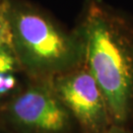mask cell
I'll return each instance as SVG.
<instances>
[{
  "label": "cell",
  "mask_w": 133,
  "mask_h": 133,
  "mask_svg": "<svg viewBox=\"0 0 133 133\" xmlns=\"http://www.w3.org/2000/svg\"><path fill=\"white\" fill-rule=\"evenodd\" d=\"M24 74L8 38L0 43V108L10 101L24 86Z\"/></svg>",
  "instance_id": "5"
},
{
  "label": "cell",
  "mask_w": 133,
  "mask_h": 133,
  "mask_svg": "<svg viewBox=\"0 0 133 133\" xmlns=\"http://www.w3.org/2000/svg\"><path fill=\"white\" fill-rule=\"evenodd\" d=\"M74 28L112 123L133 128V17L104 0H86Z\"/></svg>",
  "instance_id": "1"
},
{
  "label": "cell",
  "mask_w": 133,
  "mask_h": 133,
  "mask_svg": "<svg viewBox=\"0 0 133 133\" xmlns=\"http://www.w3.org/2000/svg\"><path fill=\"white\" fill-rule=\"evenodd\" d=\"M0 133H6V132H4V131H1V130H0Z\"/></svg>",
  "instance_id": "8"
},
{
  "label": "cell",
  "mask_w": 133,
  "mask_h": 133,
  "mask_svg": "<svg viewBox=\"0 0 133 133\" xmlns=\"http://www.w3.org/2000/svg\"><path fill=\"white\" fill-rule=\"evenodd\" d=\"M101 133H133V128L125 125L111 123L108 128H105Z\"/></svg>",
  "instance_id": "7"
},
{
  "label": "cell",
  "mask_w": 133,
  "mask_h": 133,
  "mask_svg": "<svg viewBox=\"0 0 133 133\" xmlns=\"http://www.w3.org/2000/svg\"><path fill=\"white\" fill-rule=\"evenodd\" d=\"M51 81L82 133H101L112 123L105 96L85 64Z\"/></svg>",
  "instance_id": "4"
},
{
  "label": "cell",
  "mask_w": 133,
  "mask_h": 133,
  "mask_svg": "<svg viewBox=\"0 0 133 133\" xmlns=\"http://www.w3.org/2000/svg\"><path fill=\"white\" fill-rule=\"evenodd\" d=\"M0 130L6 133H82L54 90L51 80L27 79L0 108Z\"/></svg>",
  "instance_id": "3"
},
{
  "label": "cell",
  "mask_w": 133,
  "mask_h": 133,
  "mask_svg": "<svg viewBox=\"0 0 133 133\" xmlns=\"http://www.w3.org/2000/svg\"><path fill=\"white\" fill-rule=\"evenodd\" d=\"M8 3L9 0H0V43L8 38Z\"/></svg>",
  "instance_id": "6"
},
{
  "label": "cell",
  "mask_w": 133,
  "mask_h": 133,
  "mask_svg": "<svg viewBox=\"0 0 133 133\" xmlns=\"http://www.w3.org/2000/svg\"><path fill=\"white\" fill-rule=\"evenodd\" d=\"M8 35L24 74L52 80L84 64V46L75 28L67 29L29 0H9Z\"/></svg>",
  "instance_id": "2"
}]
</instances>
